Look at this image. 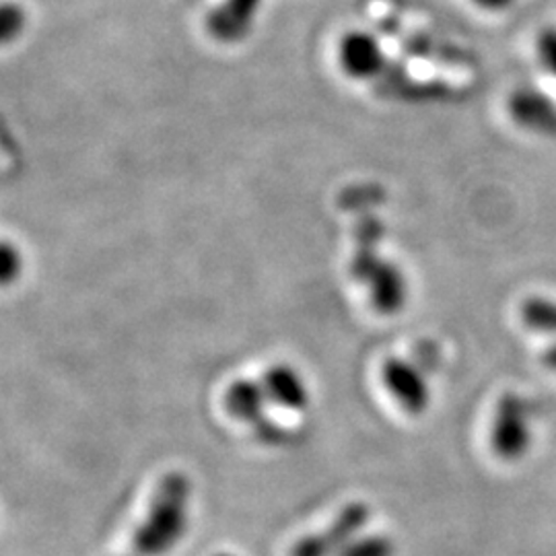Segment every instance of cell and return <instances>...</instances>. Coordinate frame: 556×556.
Instances as JSON below:
<instances>
[{"instance_id":"cell-19","label":"cell","mask_w":556,"mask_h":556,"mask_svg":"<svg viewBox=\"0 0 556 556\" xmlns=\"http://www.w3.org/2000/svg\"><path fill=\"white\" fill-rule=\"evenodd\" d=\"M130 556H135V555H130Z\"/></svg>"},{"instance_id":"cell-15","label":"cell","mask_w":556,"mask_h":556,"mask_svg":"<svg viewBox=\"0 0 556 556\" xmlns=\"http://www.w3.org/2000/svg\"><path fill=\"white\" fill-rule=\"evenodd\" d=\"M478 7L482 9H489V11H503L507 7L514 4V0H475Z\"/></svg>"},{"instance_id":"cell-11","label":"cell","mask_w":556,"mask_h":556,"mask_svg":"<svg viewBox=\"0 0 556 556\" xmlns=\"http://www.w3.org/2000/svg\"><path fill=\"white\" fill-rule=\"evenodd\" d=\"M27 268V260L17 241L0 239V289H11L20 282Z\"/></svg>"},{"instance_id":"cell-13","label":"cell","mask_w":556,"mask_h":556,"mask_svg":"<svg viewBox=\"0 0 556 556\" xmlns=\"http://www.w3.org/2000/svg\"><path fill=\"white\" fill-rule=\"evenodd\" d=\"M396 544L386 534H369V536L355 538L349 542L338 556H394Z\"/></svg>"},{"instance_id":"cell-12","label":"cell","mask_w":556,"mask_h":556,"mask_svg":"<svg viewBox=\"0 0 556 556\" xmlns=\"http://www.w3.org/2000/svg\"><path fill=\"white\" fill-rule=\"evenodd\" d=\"M521 319L530 330L556 334V301L551 299H528L521 305Z\"/></svg>"},{"instance_id":"cell-18","label":"cell","mask_w":556,"mask_h":556,"mask_svg":"<svg viewBox=\"0 0 556 556\" xmlns=\"http://www.w3.org/2000/svg\"><path fill=\"white\" fill-rule=\"evenodd\" d=\"M215 556H236V555H227V553H220V555H215Z\"/></svg>"},{"instance_id":"cell-4","label":"cell","mask_w":556,"mask_h":556,"mask_svg":"<svg viewBox=\"0 0 556 556\" xmlns=\"http://www.w3.org/2000/svg\"><path fill=\"white\" fill-rule=\"evenodd\" d=\"M381 379L386 390L408 415H422L431 402L429 383L422 371L410 361L388 358L381 367Z\"/></svg>"},{"instance_id":"cell-14","label":"cell","mask_w":556,"mask_h":556,"mask_svg":"<svg viewBox=\"0 0 556 556\" xmlns=\"http://www.w3.org/2000/svg\"><path fill=\"white\" fill-rule=\"evenodd\" d=\"M250 429H252L254 438L258 439L262 445H268V447H280V445H285L287 439H289L287 427H282L275 418H262L260 422H256V425L250 427Z\"/></svg>"},{"instance_id":"cell-8","label":"cell","mask_w":556,"mask_h":556,"mask_svg":"<svg viewBox=\"0 0 556 556\" xmlns=\"http://www.w3.org/2000/svg\"><path fill=\"white\" fill-rule=\"evenodd\" d=\"M358 273L367 270V282H369V295L374 307L381 314H396L406 301V282L402 273L394 264L371 260L369 264L365 260L357 262Z\"/></svg>"},{"instance_id":"cell-3","label":"cell","mask_w":556,"mask_h":556,"mask_svg":"<svg viewBox=\"0 0 556 556\" xmlns=\"http://www.w3.org/2000/svg\"><path fill=\"white\" fill-rule=\"evenodd\" d=\"M493 450L501 459L517 462L532 447V410L523 397H501L491 433Z\"/></svg>"},{"instance_id":"cell-1","label":"cell","mask_w":556,"mask_h":556,"mask_svg":"<svg viewBox=\"0 0 556 556\" xmlns=\"http://www.w3.org/2000/svg\"><path fill=\"white\" fill-rule=\"evenodd\" d=\"M192 480L174 470L157 482L149 511L132 534V555L167 556L186 536L190 526Z\"/></svg>"},{"instance_id":"cell-5","label":"cell","mask_w":556,"mask_h":556,"mask_svg":"<svg viewBox=\"0 0 556 556\" xmlns=\"http://www.w3.org/2000/svg\"><path fill=\"white\" fill-rule=\"evenodd\" d=\"M337 56L344 75L355 80L374 79L386 66V54L378 38L361 29L340 38Z\"/></svg>"},{"instance_id":"cell-10","label":"cell","mask_w":556,"mask_h":556,"mask_svg":"<svg viewBox=\"0 0 556 556\" xmlns=\"http://www.w3.org/2000/svg\"><path fill=\"white\" fill-rule=\"evenodd\" d=\"M27 29L29 13L20 0H0V48L17 43Z\"/></svg>"},{"instance_id":"cell-2","label":"cell","mask_w":556,"mask_h":556,"mask_svg":"<svg viewBox=\"0 0 556 556\" xmlns=\"http://www.w3.org/2000/svg\"><path fill=\"white\" fill-rule=\"evenodd\" d=\"M369 521L371 507L367 503H349L338 511L326 530L298 540L289 556H338L349 542L365 532Z\"/></svg>"},{"instance_id":"cell-6","label":"cell","mask_w":556,"mask_h":556,"mask_svg":"<svg viewBox=\"0 0 556 556\" xmlns=\"http://www.w3.org/2000/svg\"><path fill=\"white\" fill-rule=\"evenodd\" d=\"M262 388L268 396V402L287 413H303L307 410L312 394L305 378L298 367L289 363H275L262 374Z\"/></svg>"},{"instance_id":"cell-17","label":"cell","mask_w":556,"mask_h":556,"mask_svg":"<svg viewBox=\"0 0 556 556\" xmlns=\"http://www.w3.org/2000/svg\"><path fill=\"white\" fill-rule=\"evenodd\" d=\"M542 363L548 367V369H553L556 371V346H551L546 353H544V357H542Z\"/></svg>"},{"instance_id":"cell-16","label":"cell","mask_w":556,"mask_h":556,"mask_svg":"<svg viewBox=\"0 0 556 556\" xmlns=\"http://www.w3.org/2000/svg\"><path fill=\"white\" fill-rule=\"evenodd\" d=\"M544 56H546L548 64L556 71V38L553 40V43H546V46H544Z\"/></svg>"},{"instance_id":"cell-7","label":"cell","mask_w":556,"mask_h":556,"mask_svg":"<svg viewBox=\"0 0 556 556\" xmlns=\"http://www.w3.org/2000/svg\"><path fill=\"white\" fill-rule=\"evenodd\" d=\"M264 0H223L208 15V31L225 43L245 40L262 11Z\"/></svg>"},{"instance_id":"cell-9","label":"cell","mask_w":556,"mask_h":556,"mask_svg":"<svg viewBox=\"0 0 556 556\" xmlns=\"http://www.w3.org/2000/svg\"><path fill=\"white\" fill-rule=\"evenodd\" d=\"M225 413L239 422L254 427L262 418L268 417V396L260 379H236L229 383L223 396Z\"/></svg>"}]
</instances>
